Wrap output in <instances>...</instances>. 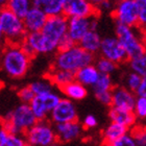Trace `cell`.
I'll list each match as a JSON object with an SVG mask.
<instances>
[{"mask_svg":"<svg viewBox=\"0 0 146 146\" xmlns=\"http://www.w3.org/2000/svg\"><path fill=\"white\" fill-rule=\"evenodd\" d=\"M31 58L23 50L21 44H5L1 58L2 70L9 78H22L31 67Z\"/></svg>","mask_w":146,"mask_h":146,"instance_id":"1","label":"cell"},{"mask_svg":"<svg viewBox=\"0 0 146 146\" xmlns=\"http://www.w3.org/2000/svg\"><path fill=\"white\" fill-rule=\"evenodd\" d=\"M94 62L95 55L86 51L78 44H76L71 48L56 52L51 67L75 74L79 69L94 64Z\"/></svg>","mask_w":146,"mask_h":146,"instance_id":"2","label":"cell"},{"mask_svg":"<svg viewBox=\"0 0 146 146\" xmlns=\"http://www.w3.org/2000/svg\"><path fill=\"white\" fill-rule=\"evenodd\" d=\"M38 122L31 106L21 104L2 118V128L9 134L23 135Z\"/></svg>","mask_w":146,"mask_h":146,"instance_id":"3","label":"cell"},{"mask_svg":"<svg viewBox=\"0 0 146 146\" xmlns=\"http://www.w3.org/2000/svg\"><path fill=\"white\" fill-rule=\"evenodd\" d=\"M0 34L6 44H22L28 33L23 19L2 7L0 11Z\"/></svg>","mask_w":146,"mask_h":146,"instance_id":"4","label":"cell"},{"mask_svg":"<svg viewBox=\"0 0 146 146\" xmlns=\"http://www.w3.org/2000/svg\"><path fill=\"white\" fill-rule=\"evenodd\" d=\"M137 27H129L126 25L116 23L115 36L121 43L124 50L127 53L128 60H134L146 53L144 45V33L137 34L135 29Z\"/></svg>","mask_w":146,"mask_h":146,"instance_id":"5","label":"cell"},{"mask_svg":"<svg viewBox=\"0 0 146 146\" xmlns=\"http://www.w3.org/2000/svg\"><path fill=\"white\" fill-rule=\"evenodd\" d=\"M26 143L33 146H50L56 141L54 126L48 120L38 121L24 135Z\"/></svg>","mask_w":146,"mask_h":146,"instance_id":"6","label":"cell"},{"mask_svg":"<svg viewBox=\"0 0 146 146\" xmlns=\"http://www.w3.org/2000/svg\"><path fill=\"white\" fill-rule=\"evenodd\" d=\"M21 46L23 50L31 58L36 54H49L58 51V45L49 41L42 31L27 34Z\"/></svg>","mask_w":146,"mask_h":146,"instance_id":"7","label":"cell"},{"mask_svg":"<svg viewBox=\"0 0 146 146\" xmlns=\"http://www.w3.org/2000/svg\"><path fill=\"white\" fill-rule=\"evenodd\" d=\"M111 15L118 24L138 27V1L118 0L115 9Z\"/></svg>","mask_w":146,"mask_h":146,"instance_id":"8","label":"cell"},{"mask_svg":"<svg viewBox=\"0 0 146 146\" xmlns=\"http://www.w3.org/2000/svg\"><path fill=\"white\" fill-rule=\"evenodd\" d=\"M61 99V96L56 92L53 91L47 94L35 96L34 100L29 104V106L38 121H42V120H47V118L50 116L51 112L58 106Z\"/></svg>","mask_w":146,"mask_h":146,"instance_id":"9","label":"cell"},{"mask_svg":"<svg viewBox=\"0 0 146 146\" xmlns=\"http://www.w3.org/2000/svg\"><path fill=\"white\" fill-rule=\"evenodd\" d=\"M68 23L69 19L65 15L48 17L42 33L49 41L58 46V43L68 35Z\"/></svg>","mask_w":146,"mask_h":146,"instance_id":"10","label":"cell"},{"mask_svg":"<svg viewBox=\"0 0 146 146\" xmlns=\"http://www.w3.org/2000/svg\"><path fill=\"white\" fill-rule=\"evenodd\" d=\"M97 17H84V18H70L68 23V36L78 44L79 41L91 31H97Z\"/></svg>","mask_w":146,"mask_h":146,"instance_id":"11","label":"cell"},{"mask_svg":"<svg viewBox=\"0 0 146 146\" xmlns=\"http://www.w3.org/2000/svg\"><path fill=\"white\" fill-rule=\"evenodd\" d=\"M99 54L117 65L129 62L127 53L116 36H106L102 39Z\"/></svg>","mask_w":146,"mask_h":146,"instance_id":"12","label":"cell"},{"mask_svg":"<svg viewBox=\"0 0 146 146\" xmlns=\"http://www.w3.org/2000/svg\"><path fill=\"white\" fill-rule=\"evenodd\" d=\"M64 15L68 19L98 16V9L89 0H65Z\"/></svg>","mask_w":146,"mask_h":146,"instance_id":"13","label":"cell"},{"mask_svg":"<svg viewBox=\"0 0 146 146\" xmlns=\"http://www.w3.org/2000/svg\"><path fill=\"white\" fill-rule=\"evenodd\" d=\"M49 118H50V122L54 124L76 121L77 112L73 101L68 98H62L58 104L51 112Z\"/></svg>","mask_w":146,"mask_h":146,"instance_id":"14","label":"cell"},{"mask_svg":"<svg viewBox=\"0 0 146 146\" xmlns=\"http://www.w3.org/2000/svg\"><path fill=\"white\" fill-rule=\"evenodd\" d=\"M112 107L134 112L136 101H137L136 93L131 92L127 88H125L124 86H115L112 91Z\"/></svg>","mask_w":146,"mask_h":146,"instance_id":"15","label":"cell"},{"mask_svg":"<svg viewBox=\"0 0 146 146\" xmlns=\"http://www.w3.org/2000/svg\"><path fill=\"white\" fill-rule=\"evenodd\" d=\"M54 131L58 143H68L80 137L82 125L77 120L67 123H60L54 124Z\"/></svg>","mask_w":146,"mask_h":146,"instance_id":"16","label":"cell"},{"mask_svg":"<svg viewBox=\"0 0 146 146\" xmlns=\"http://www.w3.org/2000/svg\"><path fill=\"white\" fill-rule=\"evenodd\" d=\"M47 19H48V16L46 15L42 9L33 6L31 11L23 18V21H24L26 31L29 34V33L42 31Z\"/></svg>","mask_w":146,"mask_h":146,"instance_id":"17","label":"cell"},{"mask_svg":"<svg viewBox=\"0 0 146 146\" xmlns=\"http://www.w3.org/2000/svg\"><path fill=\"white\" fill-rule=\"evenodd\" d=\"M109 117L112 122L123 125L128 129L134 127L137 121V117L133 111H126V110L118 109L115 107H111L109 111Z\"/></svg>","mask_w":146,"mask_h":146,"instance_id":"18","label":"cell"},{"mask_svg":"<svg viewBox=\"0 0 146 146\" xmlns=\"http://www.w3.org/2000/svg\"><path fill=\"white\" fill-rule=\"evenodd\" d=\"M65 0H33L35 7L42 9L48 17L64 15Z\"/></svg>","mask_w":146,"mask_h":146,"instance_id":"19","label":"cell"},{"mask_svg":"<svg viewBox=\"0 0 146 146\" xmlns=\"http://www.w3.org/2000/svg\"><path fill=\"white\" fill-rule=\"evenodd\" d=\"M60 90L66 96V98H68V99H70L72 101L82 100L88 95L87 87L84 86L82 84H80V82H78L77 80H75V79L73 82H69L68 85L64 86Z\"/></svg>","mask_w":146,"mask_h":146,"instance_id":"20","label":"cell"},{"mask_svg":"<svg viewBox=\"0 0 146 146\" xmlns=\"http://www.w3.org/2000/svg\"><path fill=\"white\" fill-rule=\"evenodd\" d=\"M101 44H102V38L98 34L97 31H89L78 43V45L82 49H85L86 51L90 52L93 55L100 52Z\"/></svg>","mask_w":146,"mask_h":146,"instance_id":"21","label":"cell"},{"mask_svg":"<svg viewBox=\"0 0 146 146\" xmlns=\"http://www.w3.org/2000/svg\"><path fill=\"white\" fill-rule=\"evenodd\" d=\"M99 76H100L99 71L95 67L94 64H92L79 69L75 73V80L86 87H93L98 80Z\"/></svg>","mask_w":146,"mask_h":146,"instance_id":"22","label":"cell"},{"mask_svg":"<svg viewBox=\"0 0 146 146\" xmlns=\"http://www.w3.org/2000/svg\"><path fill=\"white\" fill-rule=\"evenodd\" d=\"M46 77L53 84L54 87H58V89H61L64 86L68 85L69 82H73L75 79V74L69 72V71L61 70V69L51 67L50 70L46 74Z\"/></svg>","mask_w":146,"mask_h":146,"instance_id":"23","label":"cell"},{"mask_svg":"<svg viewBox=\"0 0 146 146\" xmlns=\"http://www.w3.org/2000/svg\"><path fill=\"white\" fill-rule=\"evenodd\" d=\"M129 129L127 127H125L123 125L118 124L116 122H111L108 125L106 129L102 133L104 136V140L108 141L110 143H114L115 141H117L118 139H120L121 137H123L124 135L129 133Z\"/></svg>","mask_w":146,"mask_h":146,"instance_id":"24","label":"cell"},{"mask_svg":"<svg viewBox=\"0 0 146 146\" xmlns=\"http://www.w3.org/2000/svg\"><path fill=\"white\" fill-rule=\"evenodd\" d=\"M33 6V0H9L4 7L23 19Z\"/></svg>","mask_w":146,"mask_h":146,"instance_id":"25","label":"cell"},{"mask_svg":"<svg viewBox=\"0 0 146 146\" xmlns=\"http://www.w3.org/2000/svg\"><path fill=\"white\" fill-rule=\"evenodd\" d=\"M26 144L23 135L9 134L4 128L0 129V146H25Z\"/></svg>","mask_w":146,"mask_h":146,"instance_id":"26","label":"cell"},{"mask_svg":"<svg viewBox=\"0 0 146 146\" xmlns=\"http://www.w3.org/2000/svg\"><path fill=\"white\" fill-rule=\"evenodd\" d=\"M114 87H115V86H114V84H113L111 75L100 74L98 80L96 82V84L92 87V89H93L94 94L97 95V94H100V93H104V92L113 91Z\"/></svg>","mask_w":146,"mask_h":146,"instance_id":"27","label":"cell"},{"mask_svg":"<svg viewBox=\"0 0 146 146\" xmlns=\"http://www.w3.org/2000/svg\"><path fill=\"white\" fill-rule=\"evenodd\" d=\"M94 65L100 74H106V75L113 74L117 69V66H118L114 62L110 61V60L104 58V56H99V58H95Z\"/></svg>","mask_w":146,"mask_h":146,"instance_id":"28","label":"cell"},{"mask_svg":"<svg viewBox=\"0 0 146 146\" xmlns=\"http://www.w3.org/2000/svg\"><path fill=\"white\" fill-rule=\"evenodd\" d=\"M29 86H31V90L34 91L36 96V95H43L50 93V92H53V87H54L53 84L47 77L31 82Z\"/></svg>","mask_w":146,"mask_h":146,"instance_id":"29","label":"cell"},{"mask_svg":"<svg viewBox=\"0 0 146 146\" xmlns=\"http://www.w3.org/2000/svg\"><path fill=\"white\" fill-rule=\"evenodd\" d=\"M128 65L133 72L138 73L142 77H146V53L140 55L139 58L131 60L128 62Z\"/></svg>","mask_w":146,"mask_h":146,"instance_id":"30","label":"cell"},{"mask_svg":"<svg viewBox=\"0 0 146 146\" xmlns=\"http://www.w3.org/2000/svg\"><path fill=\"white\" fill-rule=\"evenodd\" d=\"M142 76L139 75L138 73L136 72H133V71H131L129 73H127L126 74V76H125V88H127L128 90H131V92H134V93H136V92L138 91V89H139V87H140L141 85V82H142Z\"/></svg>","mask_w":146,"mask_h":146,"instance_id":"31","label":"cell"},{"mask_svg":"<svg viewBox=\"0 0 146 146\" xmlns=\"http://www.w3.org/2000/svg\"><path fill=\"white\" fill-rule=\"evenodd\" d=\"M129 134L135 139L137 146H146V128L144 126L135 125L129 129Z\"/></svg>","mask_w":146,"mask_h":146,"instance_id":"32","label":"cell"},{"mask_svg":"<svg viewBox=\"0 0 146 146\" xmlns=\"http://www.w3.org/2000/svg\"><path fill=\"white\" fill-rule=\"evenodd\" d=\"M138 1V28L146 33V0Z\"/></svg>","mask_w":146,"mask_h":146,"instance_id":"33","label":"cell"},{"mask_svg":"<svg viewBox=\"0 0 146 146\" xmlns=\"http://www.w3.org/2000/svg\"><path fill=\"white\" fill-rule=\"evenodd\" d=\"M35 93L34 91L31 90V86H25V87H22L20 90L18 91V97L20 98L22 104H29L31 101L34 100L35 98Z\"/></svg>","mask_w":146,"mask_h":146,"instance_id":"34","label":"cell"},{"mask_svg":"<svg viewBox=\"0 0 146 146\" xmlns=\"http://www.w3.org/2000/svg\"><path fill=\"white\" fill-rule=\"evenodd\" d=\"M134 113L136 117L139 119L146 118V98L137 96V101L135 106Z\"/></svg>","mask_w":146,"mask_h":146,"instance_id":"35","label":"cell"},{"mask_svg":"<svg viewBox=\"0 0 146 146\" xmlns=\"http://www.w3.org/2000/svg\"><path fill=\"white\" fill-rule=\"evenodd\" d=\"M113 146H137V143L129 133L113 143Z\"/></svg>","mask_w":146,"mask_h":146,"instance_id":"36","label":"cell"},{"mask_svg":"<svg viewBox=\"0 0 146 146\" xmlns=\"http://www.w3.org/2000/svg\"><path fill=\"white\" fill-rule=\"evenodd\" d=\"M117 2H118V0H106L104 3H101L100 5L97 7L98 13L104 12V13H111L112 14L113 11L115 9Z\"/></svg>","mask_w":146,"mask_h":146,"instance_id":"37","label":"cell"},{"mask_svg":"<svg viewBox=\"0 0 146 146\" xmlns=\"http://www.w3.org/2000/svg\"><path fill=\"white\" fill-rule=\"evenodd\" d=\"M95 97L97 98V100L99 102H101L104 106H109V107H112L113 104V95L112 91L110 92H104V93H100V94L95 95Z\"/></svg>","mask_w":146,"mask_h":146,"instance_id":"38","label":"cell"},{"mask_svg":"<svg viewBox=\"0 0 146 146\" xmlns=\"http://www.w3.org/2000/svg\"><path fill=\"white\" fill-rule=\"evenodd\" d=\"M74 45H76V43L73 41L72 39H71L70 36H66L64 38V39L62 40L61 42L58 43V51H61V50H66V49L68 48H71V47H73Z\"/></svg>","mask_w":146,"mask_h":146,"instance_id":"39","label":"cell"},{"mask_svg":"<svg viewBox=\"0 0 146 146\" xmlns=\"http://www.w3.org/2000/svg\"><path fill=\"white\" fill-rule=\"evenodd\" d=\"M97 125V119L93 115H88L86 116L82 122V126L86 128H93Z\"/></svg>","mask_w":146,"mask_h":146,"instance_id":"40","label":"cell"},{"mask_svg":"<svg viewBox=\"0 0 146 146\" xmlns=\"http://www.w3.org/2000/svg\"><path fill=\"white\" fill-rule=\"evenodd\" d=\"M136 95L139 97H145L146 98V77L142 78L141 85L138 89V91L136 92Z\"/></svg>","mask_w":146,"mask_h":146,"instance_id":"41","label":"cell"},{"mask_svg":"<svg viewBox=\"0 0 146 146\" xmlns=\"http://www.w3.org/2000/svg\"><path fill=\"white\" fill-rule=\"evenodd\" d=\"M89 1H90V2H91L92 4H93V5H94L96 9H97L98 6L100 5L101 3H104L106 0H89Z\"/></svg>","mask_w":146,"mask_h":146,"instance_id":"42","label":"cell"},{"mask_svg":"<svg viewBox=\"0 0 146 146\" xmlns=\"http://www.w3.org/2000/svg\"><path fill=\"white\" fill-rule=\"evenodd\" d=\"M99 146H113V143H110V142H108V141H102V143L100 144Z\"/></svg>","mask_w":146,"mask_h":146,"instance_id":"43","label":"cell"},{"mask_svg":"<svg viewBox=\"0 0 146 146\" xmlns=\"http://www.w3.org/2000/svg\"><path fill=\"white\" fill-rule=\"evenodd\" d=\"M7 1H9V0H0V2H1V4L3 5V7L5 6V4L7 3Z\"/></svg>","mask_w":146,"mask_h":146,"instance_id":"44","label":"cell"},{"mask_svg":"<svg viewBox=\"0 0 146 146\" xmlns=\"http://www.w3.org/2000/svg\"><path fill=\"white\" fill-rule=\"evenodd\" d=\"M144 45H145V50H146V33H144Z\"/></svg>","mask_w":146,"mask_h":146,"instance_id":"45","label":"cell"},{"mask_svg":"<svg viewBox=\"0 0 146 146\" xmlns=\"http://www.w3.org/2000/svg\"><path fill=\"white\" fill-rule=\"evenodd\" d=\"M50 146H58V142H54V143L51 144Z\"/></svg>","mask_w":146,"mask_h":146,"instance_id":"46","label":"cell"},{"mask_svg":"<svg viewBox=\"0 0 146 146\" xmlns=\"http://www.w3.org/2000/svg\"><path fill=\"white\" fill-rule=\"evenodd\" d=\"M25 146H33V145H29V144H26Z\"/></svg>","mask_w":146,"mask_h":146,"instance_id":"47","label":"cell"}]
</instances>
